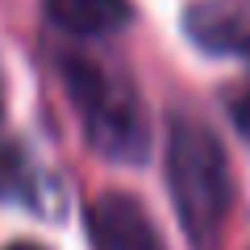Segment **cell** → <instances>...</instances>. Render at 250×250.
I'll return each mask as SVG.
<instances>
[{
    "mask_svg": "<svg viewBox=\"0 0 250 250\" xmlns=\"http://www.w3.org/2000/svg\"><path fill=\"white\" fill-rule=\"evenodd\" d=\"M9 250H42V246H29V242H21V246H9Z\"/></svg>",
    "mask_w": 250,
    "mask_h": 250,
    "instance_id": "ba28073f",
    "label": "cell"
},
{
    "mask_svg": "<svg viewBox=\"0 0 250 250\" xmlns=\"http://www.w3.org/2000/svg\"><path fill=\"white\" fill-rule=\"evenodd\" d=\"M46 175H38L29 167V154L21 150L17 142H0V196L4 200H21L29 208H42L46 205V192H42Z\"/></svg>",
    "mask_w": 250,
    "mask_h": 250,
    "instance_id": "8992f818",
    "label": "cell"
},
{
    "mask_svg": "<svg viewBox=\"0 0 250 250\" xmlns=\"http://www.w3.org/2000/svg\"><path fill=\"white\" fill-rule=\"evenodd\" d=\"M188 34L192 42L213 54H246L250 59V17L225 9V4H192L188 9Z\"/></svg>",
    "mask_w": 250,
    "mask_h": 250,
    "instance_id": "277c9868",
    "label": "cell"
},
{
    "mask_svg": "<svg viewBox=\"0 0 250 250\" xmlns=\"http://www.w3.org/2000/svg\"><path fill=\"white\" fill-rule=\"evenodd\" d=\"M167 184L179 225L192 242H208L225 221L229 208V167L225 150L208 125L179 117L171 121L167 138Z\"/></svg>",
    "mask_w": 250,
    "mask_h": 250,
    "instance_id": "7a4b0ae2",
    "label": "cell"
},
{
    "mask_svg": "<svg viewBox=\"0 0 250 250\" xmlns=\"http://www.w3.org/2000/svg\"><path fill=\"white\" fill-rule=\"evenodd\" d=\"M46 17L75 38H100L129 21V0H46Z\"/></svg>",
    "mask_w": 250,
    "mask_h": 250,
    "instance_id": "5b68a950",
    "label": "cell"
},
{
    "mask_svg": "<svg viewBox=\"0 0 250 250\" xmlns=\"http://www.w3.org/2000/svg\"><path fill=\"white\" fill-rule=\"evenodd\" d=\"M88 233L96 250H167L138 200L121 192H104L88 208Z\"/></svg>",
    "mask_w": 250,
    "mask_h": 250,
    "instance_id": "3957f363",
    "label": "cell"
},
{
    "mask_svg": "<svg viewBox=\"0 0 250 250\" xmlns=\"http://www.w3.org/2000/svg\"><path fill=\"white\" fill-rule=\"evenodd\" d=\"M62 80L75 113L83 121V138L96 154L113 163H138L146 154V113L134 83L121 67L96 54H67Z\"/></svg>",
    "mask_w": 250,
    "mask_h": 250,
    "instance_id": "6da1fadb",
    "label": "cell"
},
{
    "mask_svg": "<svg viewBox=\"0 0 250 250\" xmlns=\"http://www.w3.org/2000/svg\"><path fill=\"white\" fill-rule=\"evenodd\" d=\"M229 113H233V121H238V129L250 138V80H246V88L229 100Z\"/></svg>",
    "mask_w": 250,
    "mask_h": 250,
    "instance_id": "52a82bcc",
    "label": "cell"
}]
</instances>
